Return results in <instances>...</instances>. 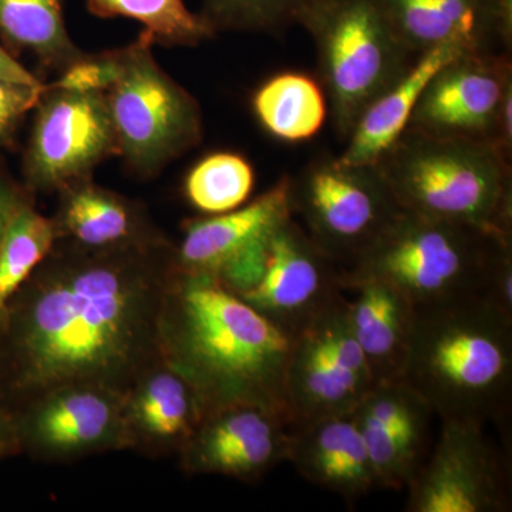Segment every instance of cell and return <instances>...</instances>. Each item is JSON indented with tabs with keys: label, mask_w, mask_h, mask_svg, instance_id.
Returning <instances> with one entry per match:
<instances>
[{
	"label": "cell",
	"mask_w": 512,
	"mask_h": 512,
	"mask_svg": "<svg viewBox=\"0 0 512 512\" xmlns=\"http://www.w3.org/2000/svg\"><path fill=\"white\" fill-rule=\"evenodd\" d=\"M174 247L100 251L57 241L0 328V380L12 410L64 384L126 392L161 359Z\"/></svg>",
	"instance_id": "1"
},
{
	"label": "cell",
	"mask_w": 512,
	"mask_h": 512,
	"mask_svg": "<svg viewBox=\"0 0 512 512\" xmlns=\"http://www.w3.org/2000/svg\"><path fill=\"white\" fill-rule=\"evenodd\" d=\"M293 339L210 275L175 266L160 318V353L194 387L205 414L258 406L291 423Z\"/></svg>",
	"instance_id": "2"
},
{
	"label": "cell",
	"mask_w": 512,
	"mask_h": 512,
	"mask_svg": "<svg viewBox=\"0 0 512 512\" xmlns=\"http://www.w3.org/2000/svg\"><path fill=\"white\" fill-rule=\"evenodd\" d=\"M414 308L404 382L441 420L505 419L512 393V319L485 298Z\"/></svg>",
	"instance_id": "3"
},
{
	"label": "cell",
	"mask_w": 512,
	"mask_h": 512,
	"mask_svg": "<svg viewBox=\"0 0 512 512\" xmlns=\"http://www.w3.org/2000/svg\"><path fill=\"white\" fill-rule=\"evenodd\" d=\"M375 165L404 212L512 241L511 157L497 144L406 130Z\"/></svg>",
	"instance_id": "4"
},
{
	"label": "cell",
	"mask_w": 512,
	"mask_h": 512,
	"mask_svg": "<svg viewBox=\"0 0 512 512\" xmlns=\"http://www.w3.org/2000/svg\"><path fill=\"white\" fill-rule=\"evenodd\" d=\"M510 244L476 228L403 211L372 247L342 268L343 291L382 281L414 306L485 298L495 264Z\"/></svg>",
	"instance_id": "5"
},
{
	"label": "cell",
	"mask_w": 512,
	"mask_h": 512,
	"mask_svg": "<svg viewBox=\"0 0 512 512\" xmlns=\"http://www.w3.org/2000/svg\"><path fill=\"white\" fill-rule=\"evenodd\" d=\"M298 25L315 42L318 79L336 133L348 138L360 114L417 56L400 42L376 0H311Z\"/></svg>",
	"instance_id": "6"
},
{
	"label": "cell",
	"mask_w": 512,
	"mask_h": 512,
	"mask_svg": "<svg viewBox=\"0 0 512 512\" xmlns=\"http://www.w3.org/2000/svg\"><path fill=\"white\" fill-rule=\"evenodd\" d=\"M153 45L143 30L123 47L119 76L104 92L119 156L140 178L160 174L202 140L200 104L161 69Z\"/></svg>",
	"instance_id": "7"
},
{
	"label": "cell",
	"mask_w": 512,
	"mask_h": 512,
	"mask_svg": "<svg viewBox=\"0 0 512 512\" xmlns=\"http://www.w3.org/2000/svg\"><path fill=\"white\" fill-rule=\"evenodd\" d=\"M293 217L336 264L346 268L403 214L376 165L320 156L292 178Z\"/></svg>",
	"instance_id": "8"
},
{
	"label": "cell",
	"mask_w": 512,
	"mask_h": 512,
	"mask_svg": "<svg viewBox=\"0 0 512 512\" xmlns=\"http://www.w3.org/2000/svg\"><path fill=\"white\" fill-rule=\"evenodd\" d=\"M23 174L30 192H59L119 156L106 96L47 84L37 101Z\"/></svg>",
	"instance_id": "9"
},
{
	"label": "cell",
	"mask_w": 512,
	"mask_h": 512,
	"mask_svg": "<svg viewBox=\"0 0 512 512\" xmlns=\"http://www.w3.org/2000/svg\"><path fill=\"white\" fill-rule=\"evenodd\" d=\"M375 384L343 296L293 339L286 372L291 426L353 413Z\"/></svg>",
	"instance_id": "10"
},
{
	"label": "cell",
	"mask_w": 512,
	"mask_h": 512,
	"mask_svg": "<svg viewBox=\"0 0 512 512\" xmlns=\"http://www.w3.org/2000/svg\"><path fill=\"white\" fill-rule=\"evenodd\" d=\"M20 451L42 463H73L126 451L124 392L100 384L53 387L13 409Z\"/></svg>",
	"instance_id": "11"
},
{
	"label": "cell",
	"mask_w": 512,
	"mask_h": 512,
	"mask_svg": "<svg viewBox=\"0 0 512 512\" xmlns=\"http://www.w3.org/2000/svg\"><path fill=\"white\" fill-rule=\"evenodd\" d=\"M292 217V177L284 175L237 210L184 221L183 238L174 247L175 266L210 275L239 295L256 284L269 242Z\"/></svg>",
	"instance_id": "12"
},
{
	"label": "cell",
	"mask_w": 512,
	"mask_h": 512,
	"mask_svg": "<svg viewBox=\"0 0 512 512\" xmlns=\"http://www.w3.org/2000/svg\"><path fill=\"white\" fill-rule=\"evenodd\" d=\"M439 440L409 484L407 512H507V461L484 434V424L447 419Z\"/></svg>",
	"instance_id": "13"
},
{
	"label": "cell",
	"mask_w": 512,
	"mask_h": 512,
	"mask_svg": "<svg viewBox=\"0 0 512 512\" xmlns=\"http://www.w3.org/2000/svg\"><path fill=\"white\" fill-rule=\"evenodd\" d=\"M342 292V266L292 217L269 242L256 284L238 296L295 339L339 302Z\"/></svg>",
	"instance_id": "14"
},
{
	"label": "cell",
	"mask_w": 512,
	"mask_h": 512,
	"mask_svg": "<svg viewBox=\"0 0 512 512\" xmlns=\"http://www.w3.org/2000/svg\"><path fill=\"white\" fill-rule=\"evenodd\" d=\"M511 84L508 53H461L431 77L407 130L497 144L498 111Z\"/></svg>",
	"instance_id": "15"
},
{
	"label": "cell",
	"mask_w": 512,
	"mask_h": 512,
	"mask_svg": "<svg viewBox=\"0 0 512 512\" xmlns=\"http://www.w3.org/2000/svg\"><path fill=\"white\" fill-rule=\"evenodd\" d=\"M291 423L282 414L258 406L214 410L178 454L190 476H221L256 483L288 461Z\"/></svg>",
	"instance_id": "16"
},
{
	"label": "cell",
	"mask_w": 512,
	"mask_h": 512,
	"mask_svg": "<svg viewBox=\"0 0 512 512\" xmlns=\"http://www.w3.org/2000/svg\"><path fill=\"white\" fill-rule=\"evenodd\" d=\"M433 414L403 379L376 383L356 407L353 416L369 451L377 488L409 487L424 461Z\"/></svg>",
	"instance_id": "17"
},
{
	"label": "cell",
	"mask_w": 512,
	"mask_h": 512,
	"mask_svg": "<svg viewBox=\"0 0 512 512\" xmlns=\"http://www.w3.org/2000/svg\"><path fill=\"white\" fill-rule=\"evenodd\" d=\"M414 56L443 45L467 52H511L512 0H376ZM503 52V53H504Z\"/></svg>",
	"instance_id": "18"
},
{
	"label": "cell",
	"mask_w": 512,
	"mask_h": 512,
	"mask_svg": "<svg viewBox=\"0 0 512 512\" xmlns=\"http://www.w3.org/2000/svg\"><path fill=\"white\" fill-rule=\"evenodd\" d=\"M204 416L194 387L161 357L124 392L128 451L178 456Z\"/></svg>",
	"instance_id": "19"
},
{
	"label": "cell",
	"mask_w": 512,
	"mask_h": 512,
	"mask_svg": "<svg viewBox=\"0 0 512 512\" xmlns=\"http://www.w3.org/2000/svg\"><path fill=\"white\" fill-rule=\"evenodd\" d=\"M57 237L89 249L153 248L168 244L138 202L84 178L59 192Z\"/></svg>",
	"instance_id": "20"
},
{
	"label": "cell",
	"mask_w": 512,
	"mask_h": 512,
	"mask_svg": "<svg viewBox=\"0 0 512 512\" xmlns=\"http://www.w3.org/2000/svg\"><path fill=\"white\" fill-rule=\"evenodd\" d=\"M288 461L309 483L338 494L350 505L377 488L353 413L291 426Z\"/></svg>",
	"instance_id": "21"
},
{
	"label": "cell",
	"mask_w": 512,
	"mask_h": 512,
	"mask_svg": "<svg viewBox=\"0 0 512 512\" xmlns=\"http://www.w3.org/2000/svg\"><path fill=\"white\" fill-rule=\"evenodd\" d=\"M467 52L461 46L443 45L417 56L406 73L360 114L340 163L375 165L403 136L424 87L444 64Z\"/></svg>",
	"instance_id": "22"
},
{
	"label": "cell",
	"mask_w": 512,
	"mask_h": 512,
	"mask_svg": "<svg viewBox=\"0 0 512 512\" xmlns=\"http://www.w3.org/2000/svg\"><path fill=\"white\" fill-rule=\"evenodd\" d=\"M350 326L376 383L402 379L414 305L399 289L382 281H363L349 289Z\"/></svg>",
	"instance_id": "23"
},
{
	"label": "cell",
	"mask_w": 512,
	"mask_h": 512,
	"mask_svg": "<svg viewBox=\"0 0 512 512\" xmlns=\"http://www.w3.org/2000/svg\"><path fill=\"white\" fill-rule=\"evenodd\" d=\"M252 110L269 136L289 144L305 143L325 126L329 100L318 77L286 70L256 89Z\"/></svg>",
	"instance_id": "24"
},
{
	"label": "cell",
	"mask_w": 512,
	"mask_h": 512,
	"mask_svg": "<svg viewBox=\"0 0 512 512\" xmlns=\"http://www.w3.org/2000/svg\"><path fill=\"white\" fill-rule=\"evenodd\" d=\"M0 39L59 73L84 55L67 30L63 0H0Z\"/></svg>",
	"instance_id": "25"
},
{
	"label": "cell",
	"mask_w": 512,
	"mask_h": 512,
	"mask_svg": "<svg viewBox=\"0 0 512 512\" xmlns=\"http://www.w3.org/2000/svg\"><path fill=\"white\" fill-rule=\"evenodd\" d=\"M59 241L53 218L35 208L30 197L13 214L0 245V328L13 296Z\"/></svg>",
	"instance_id": "26"
},
{
	"label": "cell",
	"mask_w": 512,
	"mask_h": 512,
	"mask_svg": "<svg viewBox=\"0 0 512 512\" xmlns=\"http://www.w3.org/2000/svg\"><path fill=\"white\" fill-rule=\"evenodd\" d=\"M87 8L99 18L137 20L154 43L165 46L194 47L217 35L184 0H87Z\"/></svg>",
	"instance_id": "27"
},
{
	"label": "cell",
	"mask_w": 512,
	"mask_h": 512,
	"mask_svg": "<svg viewBox=\"0 0 512 512\" xmlns=\"http://www.w3.org/2000/svg\"><path fill=\"white\" fill-rule=\"evenodd\" d=\"M254 185V167L247 158L231 151H218L192 167L185 178L184 191L195 210L220 215L242 207Z\"/></svg>",
	"instance_id": "28"
},
{
	"label": "cell",
	"mask_w": 512,
	"mask_h": 512,
	"mask_svg": "<svg viewBox=\"0 0 512 512\" xmlns=\"http://www.w3.org/2000/svg\"><path fill=\"white\" fill-rule=\"evenodd\" d=\"M311 0H204L202 18L215 33L238 32L282 33L298 25L303 9Z\"/></svg>",
	"instance_id": "29"
},
{
	"label": "cell",
	"mask_w": 512,
	"mask_h": 512,
	"mask_svg": "<svg viewBox=\"0 0 512 512\" xmlns=\"http://www.w3.org/2000/svg\"><path fill=\"white\" fill-rule=\"evenodd\" d=\"M123 60V49L87 55L84 53L76 62L70 64L60 73L55 83L50 87L59 89L82 90V92H101L109 90L116 82Z\"/></svg>",
	"instance_id": "30"
},
{
	"label": "cell",
	"mask_w": 512,
	"mask_h": 512,
	"mask_svg": "<svg viewBox=\"0 0 512 512\" xmlns=\"http://www.w3.org/2000/svg\"><path fill=\"white\" fill-rule=\"evenodd\" d=\"M46 89L47 84L30 86L0 80V146L10 140L22 120L35 110Z\"/></svg>",
	"instance_id": "31"
},
{
	"label": "cell",
	"mask_w": 512,
	"mask_h": 512,
	"mask_svg": "<svg viewBox=\"0 0 512 512\" xmlns=\"http://www.w3.org/2000/svg\"><path fill=\"white\" fill-rule=\"evenodd\" d=\"M485 299L512 319V244L503 249L495 264Z\"/></svg>",
	"instance_id": "32"
},
{
	"label": "cell",
	"mask_w": 512,
	"mask_h": 512,
	"mask_svg": "<svg viewBox=\"0 0 512 512\" xmlns=\"http://www.w3.org/2000/svg\"><path fill=\"white\" fill-rule=\"evenodd\" d=\"M33 197L26 187H20L0 168V245L13 214L26 200Z\"/></svg>",
	"instance_id": "33"
},
{
	"label": "cell",
	"mask_w": 512,
	"mask_h": 512,
	"mask_svg": "<svg viewBox=\"0 0 512 512\" xmlns=\"http://www.w3.org/2000/svg\"><path fill=\"white\" fill-rule=\"evenodd\" d=\"M20 451L15 416L0 380V458L13 456Z\"/></svg>",
	"instance_id": "34"
},
{
	"label": "cell",
	"mask_w": 512,
	"mask_h": 512,
	"mask_svg": "<svg viewBox=\"0 0 512 512\" xmlns=\"http://www.w3.org/2000/svg\"><path fill=\"white\" fill-rule=\"evenodd\" d=\"M0 80L8 82L30 84V86H43L35 74L30 73L25 66H22L8 50L0 45Z\"/></svg>",
	"instance_id": "35"
}]
</instances>
